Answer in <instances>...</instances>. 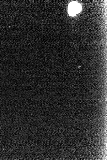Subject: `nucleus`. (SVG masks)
<instances>
[{
	"label": "nucleus",
	"instance_id": "obj_1",
	"mask_svg": "<svg viewBox=\"0 0 107 160\" xmlns=\"http://www.w3.org/2000/svg\"><path fill=\"white\" fill-rule=\"evenodd\" d=\"M82 8L80 4L76 2H73L68 6V12L70 16H74L81 12Z\"/></svg>",
	"mask_w": 107,
	"mask_h": 160
}]
</instances>
